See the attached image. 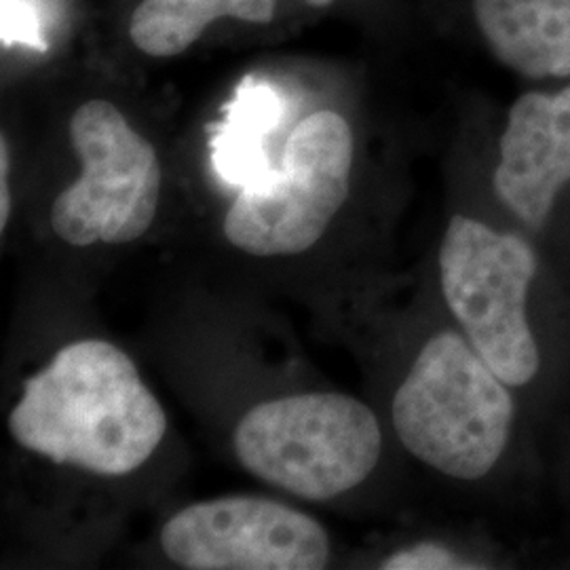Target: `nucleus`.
Returning <instances> with one entry per match:
<instances>
[{
	"instance_id": "nucleus-12",
	"label": "nucleus",
	"mask_w": 570,
	"mask_h": 570,
	"mask_svg": "<svg viewBox=\"0 0 570 570\" xmlns=\"http://www.w3.org/2000/svg\"><path fill=\"white\" fill-rule=\"evenodd\" d=\"M548 490L570 537V416L553 433L548 446Z\"/></svg>"
},
{
	"instance_id": "nucleus-6",
	"label": "nucleus",
	"mask_w": 570,
	"mask_h": 570,
	"mask_svg": "<svg viewBox=\"0 0 570 570\" xmlns=\"http://www.w3.org/2000/svg\"><path fill=\"white\" fill-rule=\"evenodd\" d=\"M70 142L81 161V178L53 202V233L72 247L138 242L155 223L161 202L164 174L155 146L106 100L77 108Z\"/></svg>"
},
{
	"instance_id": "nucleus-4",
	"label": "nucleus",
	"mask_w": 570,
	"mask_h": 570,
	"mask_svg": "<svg viewBox=\"0 0 570 570\" xmlns=\"http://www.w3.org/2000/svg\"><path fill=\"white\" fill-rule=\"evenodd\" d=\"M245 471L306 501L362 487L376 471L385 433L372 407L345 393H301L245 412L233 433Z\"/></svg>"
},
{
	"instance_id": "nucleus-5",
	"label": "nucleus",
	"mask_w": 570,
	"mask_h": 570,
	"mask_svg": "<svg viewBox=\"0 0 570 570\" xmlns=\"http://www.w3.org/2000/svg\"><path fill=\"white\" fill-rule=\"evenodd\" d=\"M355 138L334 110H320L287 138L279 174L242 190L228 207V244L256 258L296 256L326 235L348 199Z\"/></svg>"
},
{
	"instance_id": "nucleus-2",
	"label": "nucleus",
	"mask_w": 570,
	"mask_h": 570,
	"mask_svg": "<svg viewBox=\"0 0 570 570\" xmlns=\"http://www.w3.org/2000/svg\"><path fill=\"white\" fill-rule=\"evenodd\" d=\"M391 428L407 454L456 484L548 487V452L522 400L450 322L414 351L391 395Z\"/></svg>"
},
{
	"instance_id": "nucleus-10",
	"label": "nucleus",
	"mask_w": 570,
	"mask_h": 570,
	"mask_svg": "<svg viewBox=\"0 0 570 570\" xmlns=\"http://www.w3.org/2000/svg\"><path fill=\"white\" fill-rule=\"evenodd\" d=\"M220 18L268 23L275 0H142L129 20V39L150 58H176Z\"/></svg>"
},
{
	"instance_id": "nucleus-7",
	"label": "nucleus",
	"mask_w": 570,
	"mask_h": 570,
	"mask_svg": "<svg viewBox=\"0 0 570 570\" xmlns=\"http://www.w3.org/2000/svg\"><path fill=\"white\" fill-rule=\"evenodd\" d=\"M490 195L570 287V81L532 87L510 104L494 142Z\"/></svg>"
},
{
	"instance_id": "nucleus-1",
	"label": "nucleus",
	"mask_w": 570,
	"mask_h": 570,
	"mask_svg": "<svg viewBox=\"0 0 570 570\" xmlns=\"http://www.w3.org/2000/svg\"><path fill=\"white\" fill-rule=\"evenodd\" d=\"M450 322L522 400L546 452L570 416V287L499 214L454 212L438 247Z\"/></svg>"
},
{
	"instance_id": "nucleus-11",
	"label": "nucleus",
	"mask_w": 570,
	"mask_h": 570,
	"mask_svg": "<svg viewBox=\"0 0 570 570\" xmlns=\"http://www.w3.org/2000/svg\"><path fill=\"white\" fill-rule=\"evenodd\" d=\"M484 558H473L442 541H419L389 553L383 570H473L490 569Z\"/></svg>"
},
{
	"instance_id": "nucleus-14",
	"label": "nucleus",
	"mask_w": 570,
	"mask_h": 570,
	"mask_svg": "<svg viewBox=\"0 0 570 570\" xmlns=\"http://www.w3.org/2000/svg\"><path fill=\"white\" fill-rule=\"evenodd\" d=\"M303 2H306V4H311V7H327V4H332L334 0H303Z\"/></svg>"
},
{
	"instance_id": "nucleus-13",
	"label": "nucleus",
	"mask_w": 570,
	"mask_h": 570,
	"mask_svg": "<svg viewBox=\"0 0 570 570\" xmlns=\"http://www.w3.org/2000/svg\"><path fill=\"white\" fill-rule=\"evenodd\" d=\"M9 146L7 138L0 140V230L7 228L9 216H11V190H9Z\"/></svg>"
},
{
	"instance_id": "nucleus-3",
	"label": "nucleus",
	"mask_w": 570,
	"mask_h": 570,
	"mask_svg": "<svg viewBox=\"0 0 570 570\" xmlns=\"http://www.w3.org/2000/svg\"><path fill=\"white\" fill-rule=\"evenodd\" d=\"M7 428L21 449L56 465L121 478L161 446L167 416L125 351L87 338L23 385Z\"/></svg>"
},
{
	"instance_id": "nucleus-8",
	"label": "nucleus",
	"mask_w": 570,
	"mask_h": 570,
	"mask_svg": "<svg viewBox=\"0 0 570 570\" xmlns=\"http://www.w3.org/2000/svg\"><path fill=\"white\" fill-rule=\"evenodd\" d=\"M188 570H320L330 539L315 518L273 499L220 497L176 511L159 534Z\"/></svg>"
},
{
	"instance_id": "nucleus-9",
	"label": "nucleus",
	"mask_w": 570,
	"mask_h": 570,
	"mask_svg": "<svg viewBox=\"0 0 570 570\" xmlns=\"http://www.w3.org/2000/svg\"><path fill=\"white\" fill-rule=\"evenodd\" d=\"M490 56L530 82L570 81V0H471Z\"/></svg>"
}]
</instances>
